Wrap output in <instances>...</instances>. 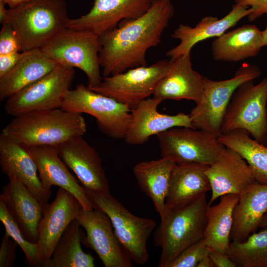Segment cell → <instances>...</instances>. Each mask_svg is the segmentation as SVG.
<instances>
[{
  "label": "cell",
  "mask_w": 267,
  "mask_h": 267,
  "mask_svg": "<svg viewBox=\"0 0 267 267\" xmlns=\"http://www.w3.org/2000/svg\"><path fill=\"white\" fill-rule=\"evenodd\" d=\"M175 13L171 0H154L141 16L99 36L100 66L104 77L146 66V54L158 45Z\"/></svg>",
  "instance_id": "6da1fadb"
},
{
  "label": "cell",
  "mask_w": 267,
  "mask_h": 267,
  "mask_svg": "<svg viewBox=\"0 0 267 267\" xmlns=\"http://www.w3.org/2000/svg\"><path fill=\"white\" fill-rule=\"evenodd\" d=\"M86 131L82 114L58 108L14 117L1 134L28 147H56Z\"/></svg>",
  "instance_id": "7a4b0ae2"
},
{
  "label": "cell",
  "mask_w": 267,
  "mask_h": 267,
  "mask_svg": "<svg viewBox=\"0 0 267 267\" xmlns=\"http://www.w3.org/2000/svg\"><path fill=\"white\" fill-rule=\"evenodd\" d=\"M208 206L205 194L186 204L165 209L154 232V245L161 249L159 267H168L182 251L203 238Z\"/></svg>",
  "instance_id": "3957f363"
},
{
  "label": "cell",
  "mask_w": 267,
  "mask_h": 267,
  "mask_svg": "<svg viewBox=\"0 0 267 267\" xmlns=\"http://www.w3.org/2000/svg\"><path fill=\"white\" fill-rule=\"evenodd\" d=\"M69 18L65 0H32L7 9L2 24L12 27L22 52L41 48L67 28Z\"/></svg>",
  "instance_id": "277c9868"
},
{
  "label": "cell",
  "mask_w": 267,
  "mask_h": 267,
  "mask_svg": "<svg viewBox=\"0 0 267 267\" xmlns=\"http://www.w3.org/2000/svg\"><path fill=\"white\" fill-rule=\"evenodd\" d=\"M94 208L105 213L126 255L132 262L144 265L149 259L147 242L156 226L151 219L136 216L111 194L85 189Z\"/></svg>",
  "instance_id": "5b68a950"
},
{
  "label": "cell",
  "mask_w": 267,
  "mask_h": 267,
  "mask_svg": "<svg viewBox=\"0 0 267 267\" xmlns=\"http://www.w3.org/2000/svg\"><path fill=\"white\" fill-rule=\"evenodd\" d=\"M261 74L256 65L244 63L234 77L227 80L214 81L203 76L202 97L189 114L193 127L219 137L222 134L224 115L235 91L242 84L255 80Z\"/></svg>",
  "instance_id": "8992f818"
},
{
  "label": "cell",
  "mask_w": 267,
  "mask_h": 267,
  "mask_svg": "<svg viewBox=\"0 0 267 267\" xmlns=\"http://www.w3.org/2000/svg\"><path fill=\"white\" fill-rule=\"evenodd\" d=\"M40 49L58 64L83 71L87 75L89 88L101 82L99 36L94 33L66 28Z\"/></svg>",
  "instance_id": "52a82bcc"
},
{
  "label": "cell",
  "mask_w": 267,
  "mask_h": 267,
  "mask_svg": "<svg viewBox=\"0 0 267 267\" xmlns=\"http://www.w3.org/2000/svg\"><path fill=\"white\" fill-rule=\"evenodd\" d=\"M254 81L244 82L234 92L223 117L221 133L244 130L263 144L267 135V75L257 85Z\"/></svg>",
  "instance_id": "ba28073f"
},
{
  "label": "cell",
  "mask_w": 267,
  "mask_h": 267,
  "mask_svg": "<svg viewBox=\"0 0 267 267\" xmlns=\"http://www.w3.org/2000/svg\"><path fill=\"white\" fill-rule=\"evenodd\" d=\"M74 68L58 64L41 79L6 99L5 113L14 117L60 108L71 86Z\"/></svg>",
  "instance_id": "9c48e42d"
},
{
  "label": "cell",
  "mask_w": 267,
  "mask_h": 267,
  "mask_svg": "<svg viewBox=\"0 0 267 267\" xmlns=\"http://www.w3.org/2000/svg\"><path fill=\"white\" fill-rule=\"evenodd\" d=\"M60 108L93 116L99 130L114 139H124L131 119L130 107L82 84L69 90Z\"/></svg>",
  "instance_id": "30bf717a"
},
{
  "label": "cell",
  "mask_w": 267,
  "mask_h": 267,
  "mask_svg": "<svg viewBox=\"0 0 267 267\" xmlns=\"http://www.w3.org/2000/svg\"><path fill=\"white\" fill-rule=\"evenodd\" d=\"M172 63L170 60L165 59L149 66L131 68L121 73L104 77L97 86L89 89L132 109L153 94Z\"/></svg>",
  "instance_id": "8fae6325"
},
{
  "label": "cell",
  "mask_w": 267,
  "mask_h": 267,
  "mask_svg": "<svg viewBox=\"0 0 267 267\" xmlns=\"http://www.w3.org/2000/svg\"><path fill=\"white\" fill-rule=\"evenodd\" d=\"M161 157L176 164H212L224 147L218 137L208 131L190 127H175L157 135Z\"/></svg>",
  "instance_id": "7c38bea8"
},
{
  "label": "cell",
  "mask_w": 267,
  "mask_h": 267,
  "mask_svg": "<svg viewBox=\"0 0 267 267\" xmlns=\"http://www.w3.org/2000/svg\"><path fill=\"white\" fill-rule=\"evenodd\" d=\"M76 219L86 232L82 243L96 253L105 267H133L105 213L97 208L82 209Z\"/></svg>",
  "instance_id": "4fadbf2b"
},
{
  "label": "cell",
  "mask_w": 267,
  "mask_h": 267,
  "mask_svg": "<svg viewBox=\"0 0 267 267\" xmlns=\"http://www.w3.org/2000/svg\"><path fill=\"white\" fill-rule=\"evenodd\" d=\"M82 209L73 194L60 187L54 201L44 206L37 242L39 267H43L51 258L66 228Z\"/></svg>",
  "instance_id": "5bb4252c"
},
{
  "label": "cell",
  "mask_w": 267,
  "mask_h": 267,
  "mask_svg": "<svg viewBox=\"0 0 267 267\" xmlns=\"http://www.w3.org/2000/svg\"><path fill=\"white\" fill-rule=\"evenodd\" d=\"M154 0H94L88 13L79 18H69L66 27L89 31L100 36L123 22L140 17Z\"/></svg>",
  "instance_id": "9a60e30c"
},
{
  "label": "cell",
  "mask_w": 267,
  "mask_h": 267,
  "mask_svg": "<svg viewBox=\"0 0 267 267\" xmlns=\"http://www.w3.org/2000/svg\"><path fill=\"white\" fill-rule=\"evenodd\" d=\"M56 147L60 157L85 189L111 194L102 159L95 148L83 136L72 138Z\"/></svg>",
  "instance_id": "2e32d148"
},
{
  "label": "cell",
  "mask_w": 267,
  "mask_h": 267,
  "mask_svg": "<svg viewBox=\"0 0 267 267\" xmlns=\"http://www.w3.org/2000/svg\"><path fill=\"white\" fill-rule=\"evenodd\" d=\"M162 102L155 97H148L132 109L130 123L124 138L127 143L142 145L151 136L170 129L194 128L189 114L179 113L168 115L158 112V107Z\"/></svg>",
  "instance_id": "e0dca14e"
},
{
  "label": "cell",
  "mask_w": 267,
  "mask_h": 267,
  "mask_svg": "<svg viewBox=\"0 0 267 267\" xmlns=\"http://www.w3.org/2000/svg\"><path fill=\"white\" fill-rule=\"evenodd\" d=\"M212 191L208 206L228 194L240 195L256 181L245 160L234 150L224 146L206 170Z\"/></svg>",
  "instance_id": "ac0fdd59"
},
{
  "label": "cell",
  "mask_w": 267,
  "mask_h": 267,
  "mask_svg": "<svg viewBox=\"0 0 267 267\" xmlns=\"http://www.w3.org/2000/svg\"><path fill=\"white\" fill-rule=\"evenodd\" d=\"M0 166L10 179L23 183L44 207L51 195L42 184L36 163L29 147L0 135Z\"/></svg>",
  "instance_id": "d6986e66"
},
{
  "label": "cell",
  "mask_w": 267,
  "mask_h": 267,
  "mask_svg": "<svg viewBox=\"0 0 267 267\" xmlns=\"http://www.w3.org/2000/svg\"><path fill=\"white\" fill-rule=\"evenodd\" d=\"M251 12L248 7L234 4L231 10L224 17L207 16L194 26L180 24L174 31L171 37L179 40V44L168 50L166 55L172 61L191 51L197 44L208 39L217 38L236 25Z\"/></svg>",
  "instance_id": "ffe728a7"
},
{
  "label": "cell",
  "mask_w": 267,
  "mask_h": 267,
  "mask_svg": "<svg viewBox=\"0 0 267 267\" xmlns=\"http://www.w3.org/2000/svg\"><path fill=\"white\" fill-rule=\"evenodd\" d=\"M29 150L36 163L43 187L46 191L51 193L52 186H59L73 194L79 201L83 210H91L94 208L85 188L69 171L55 146H33L29 147Z\"/></svg>",
  "instance_id": "44dd1931"
},
{
  "label": "cell",
  "mask_w": 267,
  "mask_h": 267,
  "mask_svg": "<svg viewBox=\"0 0 267 267\" xmlns=\"http://www.w3.org/2000/svg\"><path fill=\"white\" fill-rule=\"evenodd\" d=\"M0 200L6 205L25 238L37 244L44 207L29 189L16 179L2 187Z\"/></svg>",
  "instance_id": "7402d4cb"
},
{
  "label": "cell",
  "mask_w": 267,
  "mask_h": 267,
  "mask_svg": "<svg viewBox=\"0 0 267 267\" xmlns=\"http://www.w3.org/2000/svg\"><path fill=\"white\" fill-rule=\"evenodd\" d=\"M203 76L192 66L191 51L173 61L167 75L157 86L153 96L166 99H185L198 102L203 90Z\"/></svg>",
  "instance_id": "603a6c76"
},
{
  "label": "cell",
  "mask_w": 267,
  "mask_h": 267,
  "mask_svg": "<svg viewBox=\"0 0 267 267\" xmlns=\"http://www.w3.org/2000/svg\"><path fill=\"white\" fill-rule=\"evenodd\" d=\"M14 66L0 77V100L2 101L41 79L58 64L41 49L23 51Z\"/></svg>",
  "instance_id": "cb8c5ba5"
},
{
  "label": "cell",
  "mask_w": 267,
  "mask_h": 267,
  "mask_svg": "<svg viewBox=\"0 0 267 267\" xmlns=\"http://www.w3.org/2000/svg\"><path fill=\"white\" fill-rule=\"evenodd\" d=\"M267 212V183L256 181L240 195L233 211L232 241H243L259 227Z\"/></svg>",
  "instance_id": "d4e9b609"
},
{
  "label": "cell",
  "mask_w": 267,
  "mask_h": 267,
  "mask_svg": "<svg viewBox=\"0 0 267 267\" xmlns=\"http://www.w3.org/2000/svg\"><path fill=\"white\" fill-rule=\"evenodd\" d=\"M262 47V31L255 25L247 24L216 38L211 52L214 60L237 62L257 56Z\"/></svg>",
  "instance_id": "484cf974"
},
{
  "label": "cell",
  "mask_w": 267,
  "mask_h": 267,
  "mask_svg": "<svg viewBox=\"0 0 267 267\" xmlns=\"http://www.w3.org/2000/svg\"><path fill=\"white\" fill-rule=\"evenodd\" d=\"M199 163L176 164L172 171L165 209L190 202L211 190L206 170Z\"/></svg>",
  "instance_id": "4316f807"
},
{
  "label": "cell",
  "mask_w": 267,
  "mask_h": 267,
  "mask_svg": "<svg viewBox=\"0 0 267 267\" xmlns=\"http://www.w3.org/2000/svg\"><path fill=\"white\" fill-rule=\"evenodd\" d=\"M176 164L169 158L138 163L133 173L141 190L149 197L160 217L165 209L172 171Z\"/></svg>",
  "instance_id": "83f0119b"
},
{
  "label": "cell",
  "mask_w": 267,
  "mask_h": 267,
  "mask_svg": "<svg viewBox=\"0 0 267 267\" xmlns=\"http://www.w3.org/2000/svg\"><path fill=\"white\" fill-rule=\"evenodd\" d=\"M239 199L238 194H228L221 196L217 204L208 206L203 239L212 250L225 254L230 242L233 211Z\"/></svg>",
  "instance_id": "f1b7e54d"
},
{
  "label": "cell",
  "mask_w": 267,
  "mask_h": 267,
  "mask_svg": "<svg viewBox=\"0 0 267 267\" xmlns=\"http://www.w3.org/2000/svg\"><path fill=\"white\" fill-rule=\"evenodd\" d=\"M218 139L223 146L234 150L245 160L257 182L267 183V146L242 130L222 134Z\"/></svg>",
  "instance_id": "f546056e"
},
{
  "label": "cell",
  "mask_w": 267,
  "mask_h": 267,
  "mask_svg": "<svg viewBox=\"0 0 267 267\" xmlns=\"http://www.w3.org/2000/svg\"><path fill=\"white\" fill-rule=\"evenodd\" d=\"M77 219L62 234L51 258L43 267H94V258L85 253L81 243L85 236Z\"/></svg>",
  "instance_id": "4dcf8cb0"
},
{
  "label": "cell",
  "mask_w": 267,
  "mask_h": 267,
  "mask_svg": "<svg viewBox=\"0 0 267 267\" xmlns=\"http://www.w3.org/2000/svg\"><path fill=\"white\" fill-rule=\"evenodd\" d=\"M225 254L237 267H267V228L243 241H232Z\"/></svg>",
  "instance_id": "1f68e13d"
},
{
  "label": "cell",
  "mask_w": 267,
  "mask_h": 267,
  "mask_svg": "<svg viewBox=\"0 0 267 267\" xmlns=\"http://www.w3.org/2000/svg\"><path fill=\"white\" fill-rule=\"evenodd\" d=\"M0 220L8 235L23 251L26 261L32 267H39L37 244L27 240L3 202L0 200Z\"/></svg>",
  "instance_id": "d6a6232c"
},
{
  "label": "cell",
  "mask_w": 267,
  "mask_h": 267,
  "mask_svg": "<svg viewBox=\"0 0 267 267\" xmlns=\"http://www.w3.org/2000/svg\"><path fill=\"white\" fill-rule=\"evenodd\" d=\"M212 250L202 238L182 251L168 267H197Z\"/></svg>",
  "instance_id": "836d02e7"
},
{
  "label": "cell",
  "mask_w": 267,
  "mask_h": 267,
  "mask_svg": "<svg viewBox=\"0 0 267 267\" xmlns=\"http://www.w3.org/2000/svg\"><path fill=\"white\" fill-rule=\"evenodd\" d=\"M22 51L16 33L10 24H2L0 32V54Z\"/></svg>",
  "instance_id": "e575fe53"
},
{
  "label": "cell",
  "mask_w": 267,
  "mask_h": 267,
  "mask_svg": "<svg viewBox=\"0 0 267 267\" xmlns=\"http://www.w3.org/2000/svg\"><path fill=\"white\" fill-rule=\"evenodd\" d=\"M18 244L10 239V236L5 232L3 235L0 247V267H12L14 263L16 254V249Z\"/></svg>",
  "instance_id": "d590c367"
},
{
  "label": "cell",
  "mask_w": 267,
  "mask_h": 267,
  "mask_svg": "<svg viewBox=\"0 0 267 267\" xmlns=\"http://www.w3.org/2000/svg\"><path fill=\"white\" fill-rule=\"evenodd\" d=\"M234 3L250 8L251 12L247 17L250 22L267 15V0H234Z\"/></svg>",
  "instance_id": "8d00e7d4"
},
{
  "label": "cell",
  "mask_w": 267,
  "mask_h": 267,
  "mask_svg": "<svg viewBox=\"0 0 267 267\" xmlns=\"http://www.w3.org/2000/svg\"><path fill=\"white\" fill-rule=\"evenodd\" d=\"M23 54V51L0 54V77L12 69Z\"/></svg>",
  "instance_id": "74e56055"
},
{
  "label": "cell",
  "mask_w": 267,
  "mask_h": 267,
  "mask_svg": "<svg viewBox=\"0 0 267 267\" xmlns=\"http://www.w3.org/2000/svg\"><path fill=\"white\" fill-rule=\"evenodd\" d=\"M216 267H236L235 263L225 254L212 250L209 255Z\"/></svg>",
  "instance_id": "f35d334b"
},
{
  "label": "cell",
  "mask_w": 267,
  "mask_h": 267,
  "mask_svg": "<svg viewBox=\"0 0 267 267\" xmlns=\"http://www.w3.org/2000/svg\"><path fill=\"white\" fill-rule=\"evenodd\" d=\"M5 4H7L9 8H14L29 2L32 0H0Z\"/></svg>",
  "instance_id": "ab89813d"
},
{
  "label": "cell",
  "mask_w": 267,
  "mask_h": 267,
  "mask_svg": "<svg viewBox=\"0 0 267 267\" xmlns=\"http://www.w3.org/2000/svg\"><path fill=\"white\" fill-rule=\"evenodd\" d=\"M197 267H216L210 256L205 257L199 263Z\"/></svg>",
  "instance_id": "60d3db41"
},
{
  "label": "cell",
  "mask_w": 267,
  "mask_h": 267,
  "mask_svg": "<svg viewBox=\"0 0 267 267\" xmlns=\"http://www.w3.org/2000/svg\"><path fill=\"white\" fill-rule=\"evenodd\" d=\"M5 4L0 0V22L2 24L6 16L7 9L5 8Z\"/></svg>",
  "instance_id": "b9f144b4"
},
{
  "label": "cell",
  "mask_w": 267,
  "mask_h": 267,
  "mask_svg": "<svg viewBox=\"0 0 267 267\" xmlns=\"http://www.w3.org/2000/svg\"><path fill=\"white\" fill-rule=\"evenodd\" d=\"M263 46H267V25L265 29L262 31Z\"/></svg>",
  "instance_id": "7bdbcfd3"
},
{
  "label": "cell",
  "mask_w": 267,
  "mask_h": 267,
  "mask_svg": "<svg viewBox=\"0 0 267 267\" xmlns=\"http://www.w3.org/2000/svg\"><path fill=\"white\" fill-rule=\"evenodd\" d=\"M259 227L267 228V212L262 218Z\"/></svg>",
  "instance_id": "ee69618b"
},
{
  "label": "cell",
  "mask_w": 267,
  "mask_h": 267,
  "mask_svg": "<svg viewBox=\"0 0 267 267\" xmlns=\"http://www.w3.org/2000/svg\"><path fill=\"white\" fill-rule=\"evenodd\" d=\"M263 144L267 146V135Z\"/></svg>",
  "instance_id": "f6af8a7d"
}]
</instances>
